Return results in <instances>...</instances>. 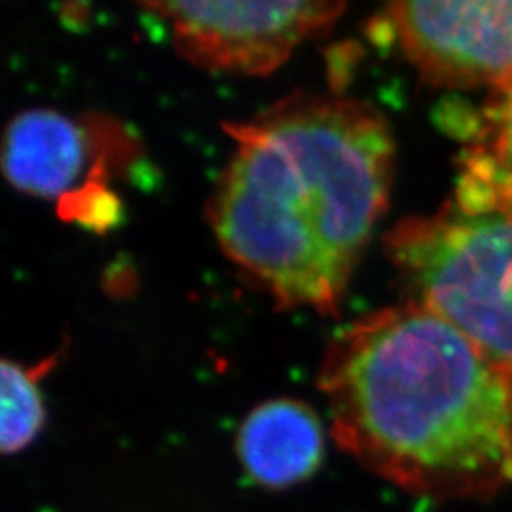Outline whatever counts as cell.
<instances>
[{"label": "cell", "mask_w": 512, "mask_h": 512, "mask_svg": "<svg viewBox=\"0 0 512 512\" xmlns=\"http://www.w3.org/2000/svg\"><path fill=\"white\" fill-rule=\"evenodd\" d=\"M490 92L463 148L452 202L469 213L512 215V73Z\"/></svg>", "instance_id": "cell-8"}, {"label": "cell", "mask_w": 512, "mask_h": 512, "mask_svg": "<svg viewBox=\"0 0 512 512\" xmlns=\"http://www.w3.org/2000/svg\"><path fill=\"white\" fill-rule=\"evenodd\" d=\"M141 8L169 23L186 61L219 73L266 76L294 50L342 18L346 2H147Z\"/></svg>", "instance_id": "cell-4"}, {"label": "cell", "mask_w": 512, "mask_h": 512, "mask_svg": "<svg viewBox=\"0 0 512 512\" xmlns=\"http://www.w3.org/2000/svg\"><path fill=\"white\" fill-rule=\"evenodd\" d=\"M384 19L433 86L494 90L512 73V2H395Z\"/></svg>", "instance_id": "cell-6"}, {"label": "cell", "mask_w": 512, "mask_h": 512, "mask_svg": "<svg viewBox=\"0 0 512 512\" xmlns=\"http://www.w3.org/2000/svg\"><path fill=\"white\" fill-rule=\"evenodd\" d=\"M137 154V139L109 116L23 110L4 131L2 171L21 192L57 200L61 217H67L74 207L109 194L114 171Z\"/></svg>", "instance_id": "cell-5"}, {"label": "cell", "mask_w": 512, "mask_h": 512, "mask_svg": "<svg viewBox=\"0 0 512 512\" xmlns=\"http://www.w3.org/2000/svg\"><path fill=\"white\" fill-rule=\"evenodd\" d=\"M61 351L33 366L4 359L0 365V446L4 456L23 452L46 425V404L40 380L59 363Z\"/></svg>", "instance_id": "cell-9"}, {"label": "cell", "mask_w": 512, "mask_h": 512, "mask_svg": "<svg viewBox=\"0 0 512 512\" xmlns=\"http://www.w3.org/2000/svg\"><path fill=\"white\" fill-rule=\"evenodd\" d=\"M317 387L338 446L404 492L488 499L512 486V374L418 304L338 330Z\"/></svg>", "instance_id": "cell-2"}, {"label": "cell", "mask_w": 512, "mask_h": 512, "mask_svg": "<svg viewBox=\"0 0 512 512\" xmlns=\"http://www.w3.org/2000/svg\"><path fill=\"white\" fill-rule=\"evenodd\" d=\"M226 131L236 148L209 207L220 249L279 308L338 313L389 202L384 116L338 93L298 92Z\"/></svg>", "instance_id": "cell-1"}, {"label": "cell", "mask_w": 512, "mask_h": 512, "mask_svg": "<svg viewBox=\"0 0 512 512\" xmlns=\"http://www.w3.org/2000/svg\"><path fill=\"white\" fill-rule=\"evenodd\" d=\"M384 241L408 302L442 317L512 374V215L448 202L401 220Z\"/></svg>", "instance_id": "cell-3"}, {"label": "cell", "mask_w": 512, "mask_h": 512, "mask_svg": "<svg viewBox=\"0 0 512 512\" xmlns=\"http://www.w3.org/2000/svg\"><path fill=\"white\" fill-rule=\"evenodd\" d=\"M236 450L243 471L258 486L291 488L310 480L323 463V423L310 404L272 399L245 416Z\"/></svg>", "instance_id": "cell-7"}]
</instances>
